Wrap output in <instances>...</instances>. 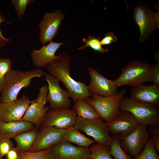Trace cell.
I'll list each match as a JSON object with an SVG mask.
<instances>
[{"label":"cell","instance_id":"obj_1","mask_svg":"<svg viewBox=\"0 0 159 159\" xmlns=\"http://www.w3.org/2000/svg\"><path fill=\"white\" fill-rule=\"evenodd\" d=\"M59 58L48 64L46 67L49 74L57 77L64 84L74 102L85 100L90 96L87 86L84 82L75 81L70 76L71 60L66 52L60 53Z\"/></svg>","mask_w":159,"mask_h":159},{"label":"cell","instance_id":"obj_2","mask_svg":"<svg viewBox=\"0 0 159 159\" xmlns=\"http://www.w3.org/2000/svg\"><path fill=\"white\" fill-rule=\"evenodd\" d=\"M44 73L38 68L25 71L11 69L4 77L0 102L8 103L16 100L20 91L29 85L32 78L41 77Z\"/></svg>","mask_w":159,"mask_h":159},{"label":"cell","instance_id":"obj_3","mask_svg":"<svg viewBox=\"0 0 159 159\" xmlns=\"http://www.w3.org/2000/svg\"><path fill=\"white\" fill-rule=\"evenodd\" d=\"M153 65L138 60L129 62L122 69L119 77L114 80L118 88L127 85L132 87L146 82H153Z\"/></svg>","mask_w":159,"mask_h":159},{"label":"cell","instance_id":"obj_4","mask_svg":"<svg viewBox=\"0 0 159 159\" xmlns=\"http://www.w3.org/2000/svg\"><path fill=\"white\" fill-rule=\"evenodd\" d=\"M126 92L124 89L116 95L109 97L90 92V96L85 100L95 109L100 117L108 123L114 120L119 114L120 102Z\"/></svg>","mask_w":159,"mask_h":159},{"label":"cell","instance_id":"obj_5","mask_svg":"<svg viewBox=\"0 0 159 159\" xmlns=\"http://www.w3.org/2000/svg\"><path fill=\"white\" fill-rule=\"evenodd\" d=\"M120 110L130 112L139 124L148 125L159 124V110L154 106L123 97L119 104Z\"/></svg>","mask_w":159,"mask_h":159},{"label":"cell","instance_id":"obj_6","mask_svg":"<svg viewBox=\"0 0 159 159\" xmlns=\"http://www.w3.org/2000/svg\"><path fill=\"white\" fill-rule=\"evenodd\" d=\"M133 18L138 26L140 43L145 42L155 30L159 28V11H152L148 4L140 2L134 6Z\"/></svg>","mask_w":159,"mask_h":159},{"label":"cell","instance_id":"obj_7","mask_svg":"<svg viewBox=\"0 0 159 159\" xmlns=\"http://www.w3.org/2000/svg\"><path fill=\"white\" fill-rule=\"evenodd\" d=\"M74 127L92 137L95 142L109 148L112 138L107 123L100 118L87 119L77 116Z\"/></svg>","mask_w":159,"mask_h":159},{"label":"cell","instance_id":"obj_8","mask_svg":"<svg viewBox=\"0 0 159 159\" xmlns=\"http://www.w3.org/2000/svg\"><path fill=\"white\" fill-rule=\"evenodd\" d=\"M77 116L73 109L51 108L46 112L40 127H53L66 129L74 127Z\"/></svg>","mask_w":159,"mask_h":159},{"label":"cell","instance_id":"obj_9","mask_svg":"<svg viewBox=\"0 0 159 159\" xmlns=\"http://www.w3.org/2000/svg\"><path fill=\"white\" fill-rule=\"evenodd\" d=\"M48 87L44 85L39 89L37 97L31 101L21 120L33 124L36 127H40L44 115L50 107H45L48 101Z\"/></svg>","mask_w":159,"mask_h":159},{"label":"cell","instance_id":"obj_10","mask_svg":"<svg viewBox=\"0 0 159 159\" xmlns=\"http://www.w3.org/2000/svg\"><path fill=\"white\" fill-rule=\"evenodd\" d=\"M147 126L139 124L136 129L129 135L119 134L121 147L125 151L129 152L131 156H135L140 153L149 139Z\"/></svg>","mask_w":159,"mask_h":159},{"label":"cell","instance_id":"obj_11","mask_svg":"<svg viewBox=\"0 0 159 159\" xmlns=\"http://www.w3.org/2000/svg\"><path fill=\"white\" fill-rule=\"evenodd\" d=\"M44 75L48 85L47 100L50 108H69L72 103L69 92L61 87L59 84L60 80L58 78L49 73L45 72Z\"/></svg>","mask_w":159,"mask_h":159},{"label":"cell","instance_id":"obj_12","mask_svg":"<svg viewBox=\"0 0 159 159\" xmlns=\"http://www.w3.org/2000/svg\"><path fill=\"white\" fill-rule=\"evenodd\" d=\"M64 16L65 14L59 10L51 13H45L38 24L40 32L39 39L41 43L44 44L52 41L56 36Z\"/></svg>","mask_w":159,"mask_h":159},{"label":"cell","instance_id":"obj_13","mask_svg":"<svg viewBox=\"0 0 159 159\" xmlns=\"http://www.w3.org/2000/svg\"><path fill=\"white\" fill-rule=\"evenodd\" d=\"M31 102L29 98L23 94L14 101L0 102V122H6L21 120Z\"/></svg>","mask_w":159,"mask_h":159},{"label":"cell","instance_id":"obj_14","mask_svg":"<svg viewBox=\"0 0 159 159\" xmlns=\"http://www.w3.org/2000/svg\"><path fill=\"white\" fill-rule=\"evenodd\" d=\"M40 128L29 152H36L51 148L62 140L65 129L53 127Z\"/></svg>","mask_w":159,"mask_h":159},{"label":"cell","instance_id":"obj_15","mask_svg":"<svg viewBox=\"0 0 159 159\" xmlns=\"http://www.w3.org/2000/svg\"><path fill=\"white\" fill-rule=\"evenodd\" d=\"M88 69L90 82L87 87L90 92L104 97L112 96L117 93L114 80L106 78L92 67H89Z\"/></svg>","mask_w":159,"mask_h":159},{"label":"cell","instance_id":"obj_16","mask_svg":"<svg viewBox=\"0 0 159 159\" xmlns=\"http://www.w3.org/2000/svg\"><path fill=\"white\" fill-rule=\"evenodd\" d=\"M51 148L56 159H90L91 154L89 148L77 147L62 141Z\"/></svg>","mask_w":159,"mask_h":159},{"label":"cell","instance_id":"obj_17","mask_svg":"<svg viewBox=\"0 0 159 159\" xmlns=\"http://www.w3.org/2000/svg\"><path fill=\"white\" fill-rule=\"evenodd\" d=\"M130 97L138 102L159 106V85L144 84L132 87Z\"/></svg>","mask_w":159,"mask_h":159},{"label":"cell","instance_id":"obj_18","mask_svg":"<svg viewBox=\"0 0 159 159\" xmlns=\"http://www.w3.org/2000/svg\"><path fill=\"white\" fill-rule=\"evenodd\" d=\"M106 123L110 132L113 135L119 134L125 136L133 131L139 124L130 112L123 110H120L114 120Z\"/></svg>","mask_w":159,"mask_h":159},{"label":"cell","instance_id":"obj_19","mask_svg":"<svg viewBox=\"0 0 159 159\" xmlns=\"http://www.w3.org/2000/svg\"><path fill=\"white\" fill-rule=\"evenodd\" d=\"M64 42H56L51 41L49 43L39 50L34 48L31 53V57L33 65L38 68H43L53 60L59 58L55 53Z\"/></svg>","mask_w":159,"mask_h":159},{"label":"cell","instance_id":"obj_20","mask_svg":"<svg viewBox=\"0 0 159 159\" xmlns=\"http://www.w3.org/2000/svg\"><path fill=\"white\" fill-rule=\"evenodd\" d=\"M35 127L32 123L24 120L0 122V140L14 138L18 135Z\"/></svg>","mask_w":159,"mask_h":159},{"label":"cell","instance_id":"obj_21","mask_svg":"<svg viewBox=\"0 0 159 159\" xmlns=\"http://www.w3.org/2000/svg\"><path fill=\"white\" fill-rule=\"evenodd\" d=\"M62 141L74 143L80 147L86 148H89L93 143H95L94 140L82 134L74 127L65 129Z\"/></svg>","mask_w":159,"mask_h":159},{"label":"cell","instance_id":"obj_22","mask_svg":"<svg viewBox=\"0 0 159 159\" xmlns=\"http://www.w3.org/2000/svg\"><path fill=\"white\" fill-rule=\"evenodd\" d=\"M39 130L35 127L22 132L14 138L16 143V148L18 151H29L30 149L38 134Z\"/></svg>","mask_w":159,"mask_h":159},{"label":"cell","instance_id":"obj_23","mask_svg":"<svg viewBox=\"0 0 159 159\" xmlns=\"http://www.w3.org/2000/svg\"><path fill=\"white\" fill-rule=\"evenodd\" d=\"M73 107L75 110L77 116L87 119L100 118L95 109L85 100H79L74 102Z\"/></svg>","mask_w":159,"mask_h":159},{"label":"cell","instance_id":"obj_24","mask_svg":"<svg viewBox=\"0 0 159 159\" xmlns=\"http://www.w3.org/2000/svg\"><path fill=\"white\" fill-rule=\"evenodd\" d=\"M18 159H56L51 148L34 152L18 151Z\"/></svg>","mask_w":159,"mask_h":159},{"label":"cell","instance_id":"obj_25","mask_svg":"<svg viewBox=\"0 0 159 159\" xmlns=\"http://www.w3.org/2000/svg\"><path fill=\"white\" fill-rule=\"evenodd\" d=\"M112 141L109 149V152L115 159H132L130 155H127L120 144L119 134L112 137Z\"/></svg>","mask_w":159,"mask_h":159},{"label":"cell","instance_id":"obj_26","mask_svg":"<svg viewBox=\"0 0 159 159\" xmlns=\"http://www.w3.org/2000/svg\"><path fill=\"white\" fill-rule=\"evenodd\" d=\"M92 159H115L109 152V148L99 143L91 145L89 147Z\"/></svg>","mask_w":159,"mask_h":159},{"label":"cell","instance_id":"obj_27","mask_svg":"<svg viewBox=\"0 0 159 159\" xmlns=\"http://www.w3.org/2000/svg\"><path fill=\"white\" fill-rule=\"evenodd\" d=\"M82 40L85 43V44L79 48L78 49H84L87 47H90L94 50L95 53L98 52L101 54H104L108 52L107 49L102 47L99 36L96 37L94 36H89L87 39L83 38Z\"/></svg>","mask_w":159,"mask_h":159},{"label":"cell","instance_id":"obj_28","mask_svg":"<svg viewBox=\"0 0 159 159\" xmlns=\"http://www.w3.org/2000/svg\"><path fill=\"white\" fill-rule=\"evenodd\" d=\"M134 159H159L151 138L147 140L141 152L134 156Z\"/></svg>","mask_w":159,"mask_h":159},{"label":"cell","instance_id":"obj_29","mask_svg":"<svg viewBox=\"0 0 159 159\" xmlns=\"http://www.w3.org/2000/svg\"><path fill=\"white\" fill-rule=\"evenodd\" d=\"M34 0H12L11 3L14 5L17 17L21 18L25 14L26 7L34 1Z\"/></svg>","mask_w":159,"mask_h":159},{"label":"cell","instance_id":"obj_30","mask_svg":"<svg viewBox=\"0 0 159 159\" xmlns=\"http://www.w3.org/2000/svg\"><path fill=\"white\" fill-rule=\"evenodd\" d=\"M13 63L9 59L0 57V74L4 77L5 75L11 70Z\"/></svg>","mask_w":159,"mask_h":159},{"label":"cell","instance_id":"obj_31","mask_svg":"<svg viewBox=\"0 0 159 159\" xmlns=\"http://www.w3.org/2000/svg\"><path fill=\"white\" fill-rule=\"evenodd\" d=\"M13 147L14 144L10 139L0 140V159H2Z\"/></svg>","mask_w":159,"mask_h":159},{"label":"cell","instance_id":"obj_32","mask_svg":"<svg viewBox=\"0 0 159 159\" xmlns=\"http://www.w3.org/2000/svg\"><path fill=\"white\" fill-rule=\"evenodd\" d=\"M159 52L156 53L154 57L157 60V62L153 65V84L159 85Z\"/></svg>","mask_w":159,"mask_h":159},{"label":"cell","instance_id":"obj_33","mask_svg":"<svg viewBox=\"0 0 159 159\" xmlns=\"http://www.w3.org/2000/svg\"><path fill=\"white\" fill-rule=\"evenodd\" d=\"M117 40L116 36L112 32L105 34L104 37L101 40L100 43L101 46L109 45L112 43H116Z\"/></svg>","mask_w":159,"mask_h":159},{"label":"cell","instance_id":"obj_34","mask_svg":"<svg viewBox=\"0 0 159 159\" xmlns=\"http://www.w3.org/2000/svg\"><path fill=\"white\" fill-rule=\"evenodd\" d=\"M3 22L9 24H11V22H8L6 20L0 10V26L1 24ZM11 40L10 39L6 38L3 36L0 28V49L5 47L8 43Z\"/></svg>","mask_w":159,"mask_h":159},{"label":"cell","instance_id":"obj_35","mask_svg":"<svg viewBox=\"0 0 159 159\" xmlns=\"http://www.w3.org/2000/svg\"><path fill=\"white\" fill-rule=\"evenodd\" d=\"M6 159H18V151L15 147H13L6 155Z\"/></svg>","mask_w":159,"mask_h":159},{"label":"cell","instance_id":"obj_36","mask_svg":"<svg viewBox=\"0 0 159 159\" xmlns=\"http://www.w3.org/2000/svg\"><path fill=\"white\" fill-rule=\"evenodd\" d=\"M148 131L149 135H159V124L150 125Z\"/></svg>","mask_w":159,"mask_h":159},{"label":"cell","instance_id":"obj_37","mask_svg":"<svg viewBox=\"0 0 159 159\" xmlns=\"http://www.w3.org/2000/svg\"><path fill=\"white\" fill-rule=\"evenodd\" d=\"M154 148L156 151H159V135H153L151 136Z\"/></svg>","mask_w":159,"mask_h":159},{"label":"cell","instance_id":"obj_38","mask_svg":"<svg viewBox=\"0 0 159 159\" xmlns=\"http://www.w3.org/2000/svg\"><path fill=\"white\" fill-rule=\"evenodd\" d=\"M4 82V77L0 74V94L2 91V88Z\"/></svg>","mask_w":159,"mask_h":159},{"label":"cell","instance_id":"obj_39","mask_svg":"<svg viewBox=\"0 0 159 159\" xmlns=\"http://www.w3.org/2000/svg\"><path fill=\"white\" fill-rule=\"evenodd\" d=\"M90 159H92V158Z\"/></svg>","mask_w":159,"mask_h":159},{"label":"cell","instance_id":"obj_40","mask_svg":"<svg viewBox=\"0 0 159 159\" xmlns=\"http://www.w3.org/2000/svg\"></svg>","mask_w":159,"mask_h":159}]
</instances>
